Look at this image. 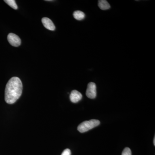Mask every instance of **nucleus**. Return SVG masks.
I'll use <instances>...</instances> for the list:
<instances>
[{
	"label": "nucleus",
	"instance_id": "1",
	"mask_svg": "<svg viewBox=\"0 0 155 155\" xmlns=\"http://www.w3.org/2000/svg\"><path fill=\"white\" fill-rule=\"evenodd\" d=\"M22 84L17 77L11 78L6 84L5 101L8 104H13L19 99L22 94Z\"/></svg>",
	"mask_w": 155,
	"mask_h": 155
},
{
	"label": "nucleus",
	"instance_id": "2",
	"mask_svg": "<svg viewBox=\"0 0 155 155\" xmlns=\"http://www.w3.org/2000/svg\"><path fill=\"white\" fill-rule=\"evenodd\" d=\"M100 124V122L97 119H91L89 121L82 122L78 127V130L81 133H84L97 127Z\"/></svg>",
	"mask_w": 155,
	"mask_h": 155
},
{
	"label": "nucleus",
	"instance_id": "3",
	"mask_svg": "<svg viewBox=\"0 0 155 155\" xmlns=\"http://www.w3.org/2000/svg\"><path fill=\"white\" fill-rule=\"evenodd\" d=\"M86 94L87 97L90 99H94L96 97V85L94 82H90L87 85Z\"/></svg>",
	"mask_w": 155,
	"mask_h": 155
},
{
	"label": "nucleus",
	"instance_id": "4",
	"mask_svg": "<svg viewBox=\"0 0 155 155\" xmlns=\"http://www.w3.org/2000/svg\"><path fill=\"white\" fill-rule=\"evenodd\" d=\"M8 40L9 43L14 47L19 46L21 44V41L19 36L14 33L9 34Z\"/></svg>",
	"mask_w": 155,
	"mask_h": 155
},
{
	"label": "nucleus",
	"instance_id": "5",
	"mask_svg": "<svg viewBox=\"0 0 155 155\" xmlns=\"http://www.w3.org/2000/svg\"><path fill=\"white\" fill-rule=\"evenodd\" d=\"M41 22L45 28L51 31H54L55 29V26L51 20L47 17H44L41 19Z\"/></svg>",
	"mask_w": 155,
	"mask_h": 155
},
{
	"label": "nucleus",
	"instance_id": "6",
	"mask_svg": "<svg viewBox=\"0 0 155 155\" xmlns=\"http://www.w3.org/2000/svg\"><path fill=\"white\" fill-rule=\"evenodd\" d=\"M82 95L81 93L76 90H73L70 94V101L73 103L78 102L82 99Z\"/></svg>",
	"mask_w": 155,
	"mask_h": 155
},
{
	"label": "nucleus",
	"instance_id": "7",
	"mask_svg": "<svg viewBox=\"0 0 155 155\" xmlns=\"http://www.w3.org/2000/svg\"><path fill=\"white\" fill-rule=\"evenodd\" d=\"M98 6L102 10H107L110 8V4L106 0H100L98 1Z\"/></svg>",
	"mask_w": 155,
	"mask_h": 155
},
{
	"label": "nucleus",
	"instance_id": "8",
	"mask_svg": "<svg viewBox=\"0 0 155 155\" xmlns=\"http://www.w3.org/2000/svg\"><path fill=\"white\" fill-rule=\"evenodd\" d=\"M73 17L78 20H81L85 18V14L82 11H75L73 13Z\"/></svg>",
	"mask_w": 155,
	"mask_h": 155
},
{
	"label": "nucleus",
	"instance_id": "9",
	"mask_svg": "<svg viewBox=\"0 0 155 155\" xmlns=\"http://www.w3.org/2000/svg\"><path fill=\"white\" fill-rule=\"evenodd\" d=\"M4 2L7 3L12 8L15 10H17L18 9V6L16 4V1L14 0H5Z\"/></svg>",
	"mask_w": 155,
	"mask_h": 155
},
{
	"label": "nucleus",
	"instance_id": "10",
	"mask_svg": "<svg viewBox=\"0 0 155 155\" xmlns=\"http://www.w3.org/2000/svg\"><path fill=\"white\" fill-rule=\"evenodd\" d=\"M122 155H131V150L129 148H125L122 152Z\"/></svg>",
	"mask_w": 155,
	"mask_h": 155
},
{
	"label": "nucleus",
	"instance_id": "11",
	"mask_svg": "<svg viewBox=\"0 0 155 155\" xmlns=\"http://www.w3.org/2000/svg\"><path fill=\"white\" fill-rule=\"evenodd\" d=\"M71 150L69 149H67L64 150V151L62 153L61 155H71Z\"/></svg>",
	"mask_w": 155,
	"mask_h": 155
},
{
	"label": "nucleus",
	"instance_id": "12",
	"mask_svg": "<svg viewBox=\"0 0 155 155\" xmlns=\"http://www.w3.org/2000/svg\"><path fill=\"white\" fill-rule=\"evenodd\" d=\"M153 144L155 146V137H154Z\"/></svg>",
	"mask_w": 155,
	"mask_h": 155
}]
</instances>
